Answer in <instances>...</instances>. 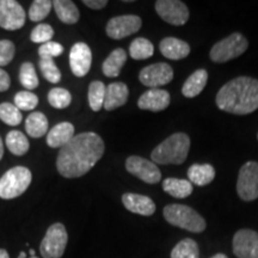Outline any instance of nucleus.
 <instances>
[{
  "label": "nucleus",
  "instance_id": "obj_11",
  "mask_svg": "<svg viewBox=\"0 0 258 258\" xmlns=\"http://www.w3.org/2000/svg\"><path fill=\"white\" fill-rule=\"evenodd\" d=\"M143 21L139 16L123 15L111 18L106 24V35L112 40H122L140 30Z\"/></svg>",
  "mask_w": 258,
  "mask_h": 258
},
{
  "label": "nucleus",
  "instance_id": "obj_13",
  "mask_svg": "<svg viewBox=\"0 0 258 258\" xmlns=\"http://www.w3.org/2000/svg\"><path fill=\"white\" fill-rule=\"evenodd\" d=\"M156 11L159 17L166 23L184 25L189 19V10L184 3L178 0H158L156 2Z\"/></svg>",
  "mask_w": 258,
  "mask_h": 258
},
{
  "label": "nucleus",
  "instance_id": "obj_21",
  "mask_svg": "<svg viewBox=\"0 0 258 258\" xmlns=\"http://www.w3.org/2000/svg\"><path fill=\"white\" fill-rule=\"evenodd\" d=\"M208 82V72L206 70L195 71L188 79L185 80L182 88L183 96L186 98H194L203 91Z\"/></svg>",
  "mask_w": 258,
  "mask_h": 258
},
{
  "label": "nucleus",
  "instance_id": "obj_47",
  "mask_svg": "<svg viewBox=\"0 0 258 258\" xmlns=\"http://www.w3.org/2000/svg\"><path fill=\"white\" fill-rule=\"evenodd\" d=\"M29 258H38V257H36V256H34V257H29Z\"/></svg>",
  "mask_w": 258,
  "mask_h": 258
},
{
  "label": "nucleus",
  "instance_id": "obj_16",
  "mask_svg": "<svg viewBox=\"0 0 258 258\" xmlns=\"http://www.w3.org/2000/svg\"><path fill=\"white\" fill-rule=\"evenodd\" d=\"M170 93L161 89H151L140 96L138 106L141 110L148 111H163L170 105Z\"/></svg>",
  "mask_w": 258,
  "mask_h": 258
},
{
  "label": "nucleus",
  "instance_id": "obj_12",
  "mask_svg": "<svg viewBox=\"0 0 258 258\" xmlns=\"http://www.w3.org/2000/svg\"><path fill=\"white\" fill-rule=\"evenodd\" d=\"M27 15L19 3L15 0H0V28L15 31L23 28Z\"/></svg>",
  "mask_w": 258,
  "mask_h": 258
},
{
  "label": "nucleus",
  "instance_id": "obj_41",
  "mask_svg": "<svg viewBox=\"0 0 258 258\" xmlns=\"http://www.w3.org/2000/svg\"><path fill=\"white\" fill-rule=\"evenodd\" d=\"M83 4L92 10H102L108 5V2L106 0H84Z\"/></svg>",
  "mask_w": 258,
  "mask_h": 258
},
{
  "label": "nucleus",
  "instance_id": "obj_27",
  "mask_svg": "<svg viewBox=\"0 0 258 258\" xmlns=\"http://www.w3.org/2000/svg\"><path fill=\"white\" fill-rule=\"evenodd\" d=\"M5 144L9 151L15 156H24L29 151L30 144H29L28 138L19 131H11L8 133L5 139Z\"/></svg>",
  "mask_w": 258,
  "mask_h": 258
},
{
  "label": "nucleus",
  "instance_id": "obj_23",
  "mask_svg": "<svg viewBox=\"0 0 258 258\" xmlns=\"http://www.w3.org/2000/svg\"><path fill=\"white\" fill-rule=\"evenodd\" d=\"M125 61H127V53L122 48L112 50L109 56L104 60L102 64V70L104 76L109 78H116L120 76L122 67L124 66Z\"/></svg>",
  "mask_w": 258,
  "mask_h": 258
},
{
  "label": "nucleus",
  "instance_id": "obj_5",
  "mask_svg": "<svg viewBox=\"0 0 258 258\" xmlns=\"http://www.w3.org/2000/svg\"><path fill=\"white\" fill-rule=\"evenodd\" d=\"M32 179L28 167L16 166L6 171L0 178V199L12 200L21 196L29 188Z\"/></svg>",
  "mask_w": 258,
  "mask_h": 258
},
{
  "label": "nucleus",
  "instance_id": "obj_30",
  "mask_svg": "<svg viewBox=\"0 0 258 258\" xmlns=\"http://www.w3.org/2000/svg\"><path fill=\"white\" fill-rule=\"evenodd\" d=\"M106 86L99 80L92 82L89 86V104L93 111H99L104 105Z\"/></svg>",
  "mask_w": 258,
  "mask_h": 258
},
{
  "label": "nucleus",
  "instance_id": "obj_25",
  "mask_svg": "<svg viewBox=\"0 0 258 258\" xmlns=\"http://www.w3.org/2000/svg\"><path fill=\"white\" fill-rule=\"evenodd\" d=\"M48 120L46 115L40 111L31 112L25 120V131L29 137L38 139L46 135L48 131Z\"/></svg>",
  "mask_w": 258,
  "mask_h": 258
},
{
  "label": "nucleus",
  "instance_id": "obj_29",
  "mask_svg": "<svg viewBox=\"0 0 258 258\" xmlns=\"http://www.w3.org/2000/svg\"><path fill=\"white\" fill-rule=\"evenodd\" d=\"M171 258H200L198 243L191 238L180 240L171 251Z\"/></svg>",
  "mask_w": 258,
  "mask_h": 258
},
{
  "label": "nucleus",
  "instance_id": "obj_48",
  "mask_svg": "<svg viewBox=\"0 0 258 258\" xmlns=\"http://www.w3.org/2000/svg\"><path fill=\"white\" fill-rule=\"evenodd\" d=\"M257 139H258V134H257Z\"/></svg>",
  "mask_w": 258,
  "mask_h": 258
},
{
  "label": "nucleus",
  "instance_id": "obj_24",
  "mask_svg": "<svg viewBox=\"0 0 258 258\" xmlns=\"http://www.w3.org/2000/svg\"><path fill=\"white\" fill-rule=\"evenodd\" d=\"M53 8L57 18L64 24H76L79 21V10L71 0H55L53 2Z\"/></svg>",
  "mask_w": 258,
  "mask_h": 258
},
{
  "label": "nucleus",
  "instance_id": "obj_17",
  "mask_svg": "<svg viewBox=\"0 0 258 258\" xmlns=\"http://www.w3.org/2000/svg\"><path fill=\"white\" fill-rule=\"evenodd\" d=\"M122 203L129 212L135 214L150 217L156 212V203L148 196L140 195V194L125 192L122 195Z\"/></svg>",
  "mask_w": 258,
  "mask_h": 258
},
{
  "label": "nucleus",
  "instance_id": "obj_28",
  "mask_svg": "<svg viewBox=\"0 0 258 258\" xmlns=\"http://www.w3.org/2000/svg\"><path fill=\"white\" fill-rule=\"evenodd\" d=\"M154 54L153 43L145 37H138L129 46V55L134 60H146Z\"/></svg>",
  "mask_w": 258,
  "mask_h": 258
},
{
  "label": "nucleus",
  "instance_id": "obj_7",
  "mask_svg": "<svg viewBox=\"0 0 258 258\" xmlns=\"http://www.w3.org/2000/svg\"><path fill=\"white\" fill-rule=\"evenodd\" d=\"M69 234L61 222L50 225L41 241L40 252L43 258H61L66 250Z\"/></svg>",
  "mask_w": 258,
  "mask_h": 258
},
{
  "label": "nucleus",
  "instance_id": "obj_40",
  "mask_svg": "<svg viewBox=\"0 0 258 258\" xmlns=\"http://www.w3.org/2000/svg\"><path fill=\"white\" fill-rule=\"evenodd\" d=\"M10 86H11V78H10L9 73L0 69V92L8 91Z\"/></svg>",
  "mask_w": 258,
  "mask_h": 258
},
{
  "label": "nucleus",
  "instance_id": "obj_33",
  "mask_svg": "<svg viewBox=\"0 0 258 258\" xmlns=\"http://www.w3.org/2000/svg\"><path fill=\"white\" fill-rule=\"evenodd\" d=\"M48 102L55 109H66L72 102V95L62 88H54L48 93Z\"/></svg>",
  "mask_w": 258,
  "mask_h": 258
},
{
  "label": "nucleus",
  "instance_id": "obj_45",
  "mask_svg": "<svg viewBox=\"0 0 258 258\" xmlns=\"http://www.w3.org/2000/svg\"><path fill=\"white\" fill-rule=\"evenodd\" d=\"M18 258H27V253L24 252V251H22L21 253H19V256H18Z\"/></svg>",
  "mask_w": 258,
  "mask_h": 258
},
{
  "label": "nucleus",
  "instance_id": "obj_44",
  "mask_svg": "<svg viewBox=\"0 0 258 258\" xmlns=\"http://www.w3.org/2000/svg\"><path fill=\"white\" fill-rule=\"evenodd\" d=\"M212 258H228V257L224 253H217V254H214Z\"/></svg>",
  "mask_w": 258,
  "mask_h": 258
},
{
  "label": "nucleus",
  "instance_id": "obj_1",
  "mask_svg": "<svg viewBox=\"0 0 258 258\" xmlns=\"http://www.w3.org/2000/svg\"><path fill=\"white\" fill-rule=\"evenodd\" d=\"M104 151V141L98 134L80 133L60 150L56 159L57 171L64 178H79L98 163Z\"/></svg>",
  "mask_w": 258,
  "mask_h": 258
},
{
  "label": "nucleus",
  "instance_id": "obj_31",
  "mask_svg": "<svg viewBox=\"0 0 258 258\" xmlns=\"http://www.w3.org/2000/svg\"><path fill=\"white\" fill-rule=\"evenodd\" d=\"M19 82L29 91L37 88L38 84H40V80H38L36 69H35L34 63L24 62L22 64L21 70H19Z\"/></svg>",
  "mask_w": 258,
  "mask_h": 258
},
{
  "label": "nucleus",
  "instance_id": "obj_20",
  "mask_svg": "<svg viewBox=\"0 0 258 258\" xmlns=\"http://www.w3.org/2000/svg\"><path fill=\"white\" fill-rule=\"evenodd\" d=\"M74 137V125L70 122H61L54 125L47 134V145L51 148H62Z\"/></svg>",
  "mask_w": 258,
  "mask_h": 258
},
{
  "label": "nucleus",
  "instance_id": "obj_36",
  "mask_svg": "<svg viewBox=\"0 0 258 258\" xmlns=\"http://www.w3.org/2000/svg\"><path fill=\"white\" fill-rule=\"evenodd\" d=\"M38 104V97L30 91H21L15 96V105L19 110H34Z\"/></svg>",
  "mask_w": 258,
  "mask_h": 258
},
{
  "label": "nucleus",
  "instance_id": "obj_18",
  "mask_svg": "<svg viewBox=\"0 0 258 258\" xmlns=\"http://www.w3.org/2000/svg\"><path fill=\"white\" fill-rule=\"evenodd\" d=\"M129 90L124 83H111L106 86L104 109L108 111L115 110L124 105L128 101Z\"/></svg>",
  "mask_w": 258,
  "mask_h": 258
},
{
  "label": "nucleus",
  "instance_id": "obj_6",
  "mask_svg": "<svg viewBox=\"0 0 258 258\" xmlns=\"http://www.w3.org/2000/svg\"><path fill=\"white\" fill-rule=\"evenodd\" d=\"M247 47H249V41L246 40V37L239 32H233L213 46L209 57L213 62L224 63L240 56L245 53Z\"/></svg>",
  "mask_w": 258,
  "mask_h": 258
},
{
  "label": "nucleus",
  "instance_id": "obj_35",
  "mask_svg": "<svg viewBox=\"0 0 258 258\" xmlns=\"http://www.w3.org/2000/svg\"><path fill=\"white\" fill-rule=\"evenodd\" d=\"M38 66H40L42 76L47 79V82L53 84L60 82L61 72L60 70L57 69V66L55 62H54L53 59H49V57H42V59H40V62H38Z\"/></svg>",
  "mask_w": 258,
  "mask_h": 258
},
{
  "label": "nucleus",
  "instance_id": "obj_26",
  "mask_svg": "<svg viewBox=\"0 0 258 258\" xmlns=\"http://www.w3.org/2000/svg\"><path fill=\"white\" fill-rule=\"evenodd\" d=\"M164 191L169 194L172 198L176 199H185L191 195L192 184L188 179H178V178H166L163 182Z\"/></svg>",
  "mask_w": 258,
  "mask_h": 258
},
{
  "label": "nucleus",
  "instance_id": "obj_19",
  "mask_svg": "<svg viewBox=\"0 0 258 258\" xmlns=\"http://www.w3.org/2000/svg\"><path fill=\"white\" fill-rule=\"evenodd\" d=\"M160 53L166 59L182 60L189 55L190 46L185 41L176 37H165L159 43Z\"/></svg>",
  "mask_w": 258,
  "mask_h": 258
},
{
  "label": "nucleus",
  "instance_id": "obj_14",
  "mask_svg": "<svg viewBox=\"0 0 258 258\" xmlns=\"http://www.w3.org/2000/svg\"><path fill=\"white\" fill-rule=\"evenodd\" d=\"M233 252L238 258H258V233L252 230H239L233 237Z\"/></svg>",
  "mask_w": 258,
  "mask_h": 258
},
{
  "label": "nucleus",
  "instance_id": "obj_37",
  "mask_svg": "<svg viewBox=\"0 0 258 258\" xmlns=\"http://www.w3.org/2000/svg\"><path fill=\"white\" fill-rule=\"evenodd\" d=\"M54 36V29L49 24L42 23L38 24L37 27L34 28V30L30 34V40L34 43H47L50 42Z\"/></svg>",
  "mask_w": 258,
  "mask_h": 258
},
{
  "label": "nucleus",
  "instance_id": "obj_10",
  "mask_svg": "<svg viewBox=\"0 0 258 258\" xmlns=\"http://www.w3.org/2000/svg\"><path fill=\"white\" fill-rule=\"evenodd\" d=\"M173 79V70L169 63L158 62L146 66L140 71L139 80L141 84L151 89H159Z\"/></svg>",
  "mask_w": 258,
  "mask_h": 258
},
{
  "label": "nucleus",
  "instance_id": "obj_9",
  "mask_svg": "<svg viewBox=\"0 0 258 258\" xmlns=\"http://www.w3.org/2000/svg\"><path fill=\"white\" fill-rule=\"evenodd\" d=\"M125 169L129 173L144 180L147 184H157L161 179V172L157 164L139 156H131L125 160Z\"/></svg>",
  "mask_w": 258,
  "mask_h": 258
},
{
  "label": "nucleus",
  "instance_id": "obj_46",
  "mask_svg": "<svg viewBox=\"0 0 258 258\" xmlns=\"http://www.w3.org/2000/svg\"><path fill=\"white\" fill-rule=\"evenodd\" d=\"M29 253H30V257H34L35 256V251L34 250H30V251H29Z\"/></svg>",
  "mask_w": 258,
  "mask_h": 258
},
{
  "label": "nucleus",
  "instance_id": "obj_42",
  "mask_svg": "<svg viewBox=\"0 0 258 258\" xmlns=\"http://www.w3.org/2000/svg\"><path fill=\"white\" fill-rule=\"evenodd\" d=\"M0 258H10L9 252L5 249H0Z\"/></svg>",
  "mask_w": 258,
  "mask_h": 258
},
{
  "label": "nucleus",
  "instance_id": "obj_3",
  "mask_svg": "<svg viewBox=\"0 0 258 258\" xmlns=\"http://www.w3.org/2000/svg\"><path fill=\"white\" fill-rule=\"evenodd\" d=\"M190 138L185 133H175L154 148L151 158L154 164L160 165H182L188 157Z\"/></svg>",
  "mask_w": 258,
  "mask_h": 258
},
{
  "label": "nucleus",
  "instance_id": "obj_22",
  "mask_svg": "<svg viewBox=\"0 0 258 258\" xmlns=\"http://www.w3.org/2000/svg\"><path fill=\"white\" fill-rule=\"evenodd\" d=\"M214 177L215 170L211 164H194L188 170L189 182L199 186L211 184Z\"/></svg>",
  "mask_w": 258,
  "mask_h": 258
},
{
  "label": "nucleus",
  "instance_id": "obj_34",
  "mask_svg": "<svg viewBox=\"0 0 258 258\" xmlns=\"http://www.w3.org/2000/svg\"><path fill=\"white\" fill-rule=\"evenodd\" d=\"M53 2L50 0H35L29 9V18L32 22H41L50 14Z\"/></svg>",
  "mask_w": 258,
  "mask_h": 258
},
{
  "label": "nucleus",
  "instance_id": "obj_4",
  "mask_svg": "<svg viewBox=\"0 0 258 258\" xmlns=\"http://www.w3.org/2000/svg\"><path fill=\"white\" fill-rule=\"evenodd\" d=\"M164 218L170 225L183 228L192 233H201L206 230V220L195 209L185 205H167L164 208Z\"/></svg>",
  "mask_w": 258,
  "mask_h": 258
},
{
  "label": "nucleus",
  "instance_id": "obj_2",
  "mask_svg": "<svg viewBox=\"0 0 258 258\" xmlns=\"http://www.w3.org/2000/svg\"><path fill=\"white\" fill-rule=\"evenodd\" d=\"M218 108L234 115H247L258 109V80L238 77L226 83L217 93Z\"/></svg>",
  "mask_w": 258,
  "mask_h": 258
},
{
  "label": "nucleus",
  "instance_id": "obj_32",
  "mask_svg": "<svg viewBox=\"0 0 258 258\" xmlns=\"http://www.w3.org/2000/svg\"><path fill=\"white\" fill-rule=\"evenodd\" d=\"M0 120L4 123L16 127L23 120L22 112L15 104L11 103H2L0 104Z\"/></svg>",
  "mask_w": 258,
  "mask_h": 258
},
{
  "label": "nucleus",
  "instance_id": "obj_8",
  "mask_svg": "<svg viewBox=\"0 0 258 258\" xmlns=\"http://www.w3.org/2000/svg\"><path fill=\"white\" fill-rule=\"evenodd\" d=\"M238 196L250 202L258 199V163L247 161L240 167L237 180Z\"/></svg>",
  "mask_w": 258,
  "mask_h": 258
},
{
  "label": "nucleus",
  "instance_id": "obj_38",
  "mask_svg": "<svg viewBox=\"0 0 258 258\" xmlns=\"http://www.w3.org/2000/svg\"><path fill=\"white\" fill-rule=\"evenodd\" d=\"M16 47L14 42L10 40L0 41V66H6L14 60Z\"/></svg>",
  "mask_w": 258,
  "mask_h": 258
},
{
  "label": "nucleus",
  "instance_id": "obj_43",
  "mask_svg": "<svg viewBox=\"0 0 258 258\" xmlns=\"http://www.w3.org/2000/svg\"><path fill=\"white\" fill-rule=\"evenodd\" d=\"M3 156H4V144H3L2 138H0V160H2Z\"/></svg>",
  "mask_w": 258,
  "mask_h": 258
},
{
  "label": "nucleus",
  "instance_id": "obj_15",
  "mask_svg": "<svg viewBox=\"0 0 258 258\" xmlns=\"http://www.w3.org/2000/svg\"><path fill=\"white\" fill-rule=\"evenodd\" d=\"M92 53L90 47L84 42H78L71 48L70 66L76 77H85L91 69Z\"/></svg>",
  "mask_w": 258,
  "mask_h": 258
},
{
  "label": "nucleus",
  "instance_id": "obj_39",
  "mask_svg": "<svg viewBox=\"0 0 258 258\" xmlns=\"http://www.w3.org/2000/svg\"><path fill=\"white\" fill-rule=\"evenodd\" d=\"M63 53V46L62 44L57 43V42H47V43L42 44V46L38 48V54H40V57H49V59H53V57L60 56L61 54Z\"/></svg>",
  "mask_w": 258,
  "mask_h": 258
}]
</instances>
